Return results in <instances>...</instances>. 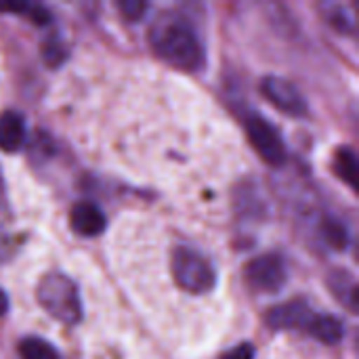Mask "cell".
I'll return each mask as SVG.
<instances>
[{
    "label": "cell",
    "instance_id": "18",
    "mask_svg": "<svg viewBox=\"0 0 359 359\" xmlns=\"http://www.w3.org/2000/svg\"><path fill=\"white\" fill-rule=\"evenodd\" d=\"M118 6H120V11L124 13V17H128V19H133V21L141 19V17L145 15V11L149 8L147 2H139V0H124V2H120Z\"/></svg>",
    "mask_w": 359,
    "mask_h": 359
},
{
    "label": "cell",
    "instance_id": "21",
    "mask_svg": "<svg viewBox=\"0 0 359 359\" xmlns=\"http://www.w3.org/2000/svg\"><path fill=\"white\" fill-rule=\"evenodd\" d=\"M2 198H4V187H2V179H0V202H2Z\"/></svg>",
    "mask_w": 359,
    "mask_h": 359
},
{
    "label": "cell",
    "instance_id": "2",
    "mask_svg": "<svg viewBox=\"0 0 359 359\" xmlns=\"http://www.w3.org/2000/svg\"><path fill=\"white\" fill-rule=\"evenodd\" d=\"M38 303L40 307L55 320H59L61 324H76L82 318V303H80V294L76 284L59 273V271H50L46 273L36 290Z\"/></svg>",
    "mask_w": 359,
    "mask_h": 359
},
{
    "label": "cell",
    "instance_id": "5",
    "mask_svg": "<svg viewBox=\"0 0 359 359\" xmlns=\"http://www.w3.org/2000/svg\"><path fill=\"white\" fill-rule=\"evenodd\" d=\"M246 280L259 292H278L288 280L286 261L276 252L257 257L246 265Z\"/></svg>",
    "mask_w": 359,
    "mask_h": 359
},
{
    "label": "cell",
    "instance_id": "14",
    "mask_svg": "<svg viewBox=\"0 0 359 359\" xmlns=\"http://www.w3.org/2000/svg\"><path fill=\"white\" fill-rule=\"evenodd\" d=\"M322 236H324L326 244L332 246L334 250H345L349 244L347 227L337 219H324L322 221Z\"/></svg>",
    "mask_w": 359,
    "mask_h": 359
},
{
    "label": "cell",
    "instance_id": "8",
    "mask_svg": "<svg viewBox=\"0 0 359 359\" xmlns=\"http://www.w3.org/2000/svg\"><path fill=\"white\" fill-rule=\"evenodd\" d=\"M69 225L78 236H99L107 227L103 210L93 202H78L69 212Z\"/></svg>",
    "mask_w": 359,
    "mask_h": 359
},
{
    "label": "cell",
    "instance_id": "13",
    "mask_svg": "<svg viewBox=\"0 0 359 359\" xmlns=\"http://www.w3.org/2000/svg\"><path fill=\"white\" fill-rule=\"evenodd\" d=\"M330 286H332V292L351 309L355 311V297H358V286H355V280L345 273V271H339L330 278Z\"/></svg>",
    "mask_w": 359,
    "mask_h": 359
},
{
    "label": "cell",
    "instance_id": "4",
    "mask_svg": "<svg viewBox=\"0 0 359 359\" xmlns=\"http://www.w3.org/2000/svg\"><path fill=\"white\" fill-rule=\"evenodd\" d=\"M246 133L248 139L252 143V147L257 149V154L271 166H280L286 160V147L284 141L280 137V133L276 130V126L271 122H267L263 116L252 114L246 120Z\"/></svg>",
    "mask_w": 359,
    "mask_h": 359
},
{
    "label": "cell",
    "instance_id": "10",
    "mask_svg": "<svg viewBox=\"0 0 359 359\" xmlns=\"http://www.w3.org/2000/svg\"><path fill=\"white\" fill-rule=\"evenodd\" d=\"M307 332L324 345H337L345 337V328L334 316H320V313L313 316Z\"/></svg>",
    "mask_w": 359,
    "mask_h": 359
},
{
    "label": "cell",
    "instance_id": "12",
    "mask_svg": "<svg viewBox=\"0 0 359 359\" xmlns=\"http://www.w3.org/2000/svg\"><path fill=\"white\" fill-rule=\"evenodd\" d=\"M19 358L21 359H59L57 349L44 341V339H36V337H29V339H23L19 343Z\"/></svg>",
    "mask_w": 359,
    "mask_h": 359
},
{
    "label": "cell",
    "instance_id": "6",
    "mask_svg": "<svg viewBox=\"0 0 359 359\" xmlns=\"http://www.w3.org/2000/svg\"><path fill=\"white\" fill-rule=\"evenodd\" d=\"M263 95L284 114L288 116H305L307 114V101L303 93L286 78L282 76H265L261 82Z\"/></svg>",
    "mask_w": 359,
    "mask_h": 359
},
{
    "label": "cell",
    "instance_id": "9",
    "mask_svg": "<svg viewBox=\"0 0 359 359\" xmlns=\"http://www.w3.org/2000/svg\"><path fill=\"white\" fill-rule=\"evenodd\" d=\"M25 139V120L19 111L8 109L0 114V149L15 154Z\"/></svg>",
    "mask_w": 359,
    "mask_h": 359
},
{
    "label": "cell",
    "instance_id": "19",
    "mask_svg": "<svg viewBox=\"0 0 359 359\" xmlns=\"http://www.w3.org/2000/svg\"><path fill=\"white\" fill-rule=\"evenodd\" d=\"M255 358V347L244 343V345H238L236 349H231L229 353H225L221 359H252Z\"/></svg>",
    "mask_w": 359,
    "mask_h": 359
},
{
    "label": "cell",
    "instance_id": "7",
    "mask_svg": "<svg viewBox=\"0 0 359 359\" xmlns=\"http://www.w3.org/2000/svg\"><path fill=\"white\" fill-rule=\"evenodd\" d=\"M316 311H311L305 303H284L267 311V326L273 330H305L309 328Z\"/></svg>",
    "mask_w": 359,
    "mask_h": 359
},
{
    "label": "cell",
    "instance_id": "17",
    "mask_svg": "<svg viewBox=\"0 0 359 359\" xmlns=\"http://www.w3.org/2000/svg\"><path fill=\"white\" fill-rule=\"evenodd\" d=\"M65 57H67V50H65L63 42H61L57 36L46 38V40L42 42V59H44L46 65L55 67V65H59Z\"/></svg>",
    "mask_w": 359,
    "mask_h": 359
},
{
    "label": "cell",
    "instance_id": "20",
    "mask_svg": "<svg viewBox=\"0 0 359 359\" xmlns=\"http://www.w3.org/2000/svg\"><path fill=\"white\" fill-rule=\"evenodd\" d=\"M6 311H8V297H6V292L0 288V318H2Z\"/></svg>",
    "mask_w": 359,
    "mask_h": 359
},
{
    "label": "cell",
    "instance_id": "1",
    "mask_svg": "<svg viewBox=\"0 0 359 359\" xmlns=\"http://www.w3.org/2000/svg\"><path fill=\"white\" fill-rule=\"evenodd\" d=\"M154 53L172 67L194 72L204 65V46L191 23L179 13L160 15L149 27Z\"/></svg>",
    "mask_w": 359,
    "mask_h": 359
},
{
    "label": "cell",
    "instance_id": "16",
    "mask_svg": "<svg viewBox=\"0 0 359 359\" xmlns=\"http://www.w3.org/2000/svg\"><path fill=\"white\" fill-rule=\"evenodd\" d=\"M0 11H6V13H21L25 15L27 19H32L34 23L38 25H44L50 21V13L40 6V4H32V2H19V4H0Z\"/></svg>",
    "mask_w": 359,
    "mask_h": 359
},
{
    "label": "cell",
    "instance_id": "15",
    "mask_svg": "<svg viewBox=\"0 0 359 359\" xmlns=\"http://www.w3.org/2000/svg\"><path fill=\"white\" fill-rule=\"evenodd\" d=\"M326 19H328V23H330L334 29H339V32H343V34H353V32H355V17H353V13H351L347 6H343V4H332V6H328Z\"/></svg>",
    "mask_w": 359,
    "mask_h": 359
},
{
    "label": "cell",
    "instance_id": "11",
    "mask_svg": "<svg viewBox=\"0 0 359 359\" xmlns=\"http://www.w3.org/2000/svg\"><path fill=\"white\" fill-rule=\"evenodd\" d=\"M334 170L337 175L349 185V187H355L358 179H355V172H358V158H355V151L351 147H341L334 156Z\"/></svg>",
    "mask_w": 359,
    "mask_h": 359
},
{
    "label": "cell",
    "instance_id": "3",
    "mask_svg": "<svg viewBox=\"0 0 359 359\" xmlns=\"http://www.w3.org/2000/svg\"><path fill=\"white\" fill-rule=\"evenodd\" d=\"M172 278L177 286L189 294H204L217 282V276L210 263L200 252L187 246H179L172 252Z\"/></svg>",
    "mask_w": 359,
    "mask_h": 359
}]
</instances>
